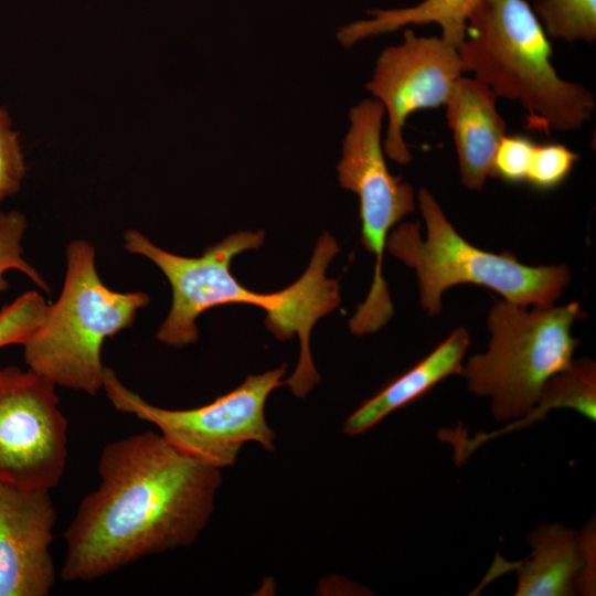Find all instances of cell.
<instances>
[{"mask_svg": "<svg viewBox=\"0 0 596 596\" xmlns=\"http://www.w3.org/2000/svg\"><path fill=\"white\" fill-rule=\"evenodd\" d=\"M97 471V487L64 532L65 582H91L151 554L190 546L206 526L222 482L221 469L152 430L107 444Z\"/></svg>", "mask_w": 596, "mask_h": 596, "instance_id": "6da1fadb", "label": "cell"}, {"mask_svg": "<svg viewBox=\"0 0 596 596\" xmlns=\"http://www.w3.org/2000/svg\"><path fill=\"white\" fill-rule=\"evenodd\" d=\"M263 231H240L205 248L199 257L170 253L153 244L135 228L124 234V247L157 265L172 290L169 313L156 338L170 347L182 348L196 342L198 317L205 310L226 305L245 304L266 311L267 329L281 341L298 336L299 359L291 375L284 380L291 393L304 398L320 382L310 352V333L316 322L340 305L337 279L327 277V268L339 252L336 240L324 232L317 241L304 274L290 286L263 294L243 286L231 273L237 254L263 245Z\"/></svg>", "mask_w": 596, "mask_h": 596, "instance_id": "7a4b0ae2", "label": "cell"}, {"mask_svg": "<svg viewBox=\"0 0 596 596\" xmlns=\"http://www.w3.org/2000/svg\"><path fill=\"white\" fill-rule=\"evenodd\" d=\"M458 51L465 72L497 97L522 105L529 129L575 130L595 110L587 88L557 74L549 35L525 0H480Z\"/></svg>", "mask_w": 596, "mask_h": 596, "instance_id": "3957f363", "label": "cell"}, {"mask_svg": "<svg viewBox=\"0 0 596 596\" xmlns=\"http://www.w3.org/2000/svg\"><path fill=\"white\" fill-rule=\"evenodd\" d=\"M149 301L142 291L107 287L96 268L94 245L72 241L61 294L22 344L28 369L56 386L95 396L103 389L104 341L131 327Z\"/></svg>", "mask_w": 596, "mask_h": 596, "instance_id": "277c9868", "label": "cell"}, {"mask_svg": "<svg viewBox=\"0 0 596 596\" xmlns=\"http://www.w3.org/2000/svg\"><path fill=\"white\" fill-rule=\"evenodd\" d=\"M417 202L426 238L421 236L418 222H406L392 228L386 248L415 270L421 305L429 316L440 312L443 294L458 284L487 287L522 306L554 305L568 284L570 270L564 264L529 266L511 253L496 254L467 242L427 189L418 191Z\"/></svg>", "mask_w": 596, "mask_h": 596, "instance_id": "5b68a950", "label": "cell"}, {"mask_svg": "<svg viewBox=\"0 0 596 596\" xmlns=\"http://www.w3.org/2000/svg\"><path fill=\"white\" fill-rule=\"evenodd\" d=\"M585 316L578 302L529 310L498 301L487 319V352L472 355L461 368L469 391L491 400L497 421L526 424L547 380L571 365L578 344L571 329Z\"/></svg>", "mask_w": 596, "mask_h": 596, "instance_id": "8992f818", "label": "cell"}, {"mask_svg": "<svg viewBox=\"0 0 596 596\" xmlns=\"http://www.w3.org/2000/svg\"><path fill=\"white\" fill-rule=\"evenodd\" d=\"M286 365L256 375L216 397L188 409L162 408L148 403L125 386L115 371L105 366L103 390L113 406L153 424L161 436L179 451L219 469L232 466L242 446L256 441L275 449L276 434L265 417L269 394L284 385Z\"/></svg>", "mask_w": 596, "mask_h": 596, "instance_id": "52a82bcc", "label": "cell"}, {"mask_svg": "<svg viewBox=\"0 0 596 596\" xmlns=\"http://www.w3.org/2000/svg\"><path fill=\"white\" fill-rule=\"evenodd\" d=\"M385 109L380 100L364 99L350 110V128L337 166L340 185L358 194L363 246L375 256L371 288L349 321L362 336L381 329L393 316V305L382 275L383 254L392 228L414 211L413 187L392 175L381 145Z\"/></svg>", "mask_w": 596, "mask_h": 596, "instance_id": "ba28073f", "label": "cell"}, {"mask_svg": "<svg viewBox=\"0 0 596 596\" xmlns=\"http://www.w3.org/2000/svg\"><path fill=\"white\" fill-rule=\"evenodd\" d=\"M55 389L30 369L0 368V481L47 490L61 482L68 423Z\"/></svg>", "mask_w": 596, "mask_h": 596, "instance_id": "9c48e42d", "label": "cell"}, {"mask_svg": "<svg viewBox=\"0 0 596 596\" xmlns=\"http://www.w3.org/2000/svg\"><path fill=\"white\" fill-rule=\"evenodd\" d=\"M464 72L458 49L441 36H418L406 30L402 43L381 52L366 88L387 113L383 150L390 159L400 164L411 161L403 138L407 118L417 110L445 106Z\"/></svg>", "mask_w": 596, "mask_h": 596, "instance_id": "30bf717a", "label": "cell"}, {"mask_svg": "<svg viewBox=\"0 0 596 596\" xmlns=\"http://www.w3.org/2000/svg\"><path fill=\"white\" fill-rule=\"evenodd\" d=\"M50 492L0 481V596H47L55 585Z\"/></svg>", "mask_w": 596, "mask_h": 596, "instance_id": "8fae6325", "label": "cell"}, {"mask_svg": "<svg viewBox=\"0 0 596 596\" xmlns=\"http://www.w3.org/2000/svg\"><path fill=\"white\" fill-rule=\"evenodd\" d=\"M497 96L476 78L461 76L447 103L446 118L453 131L462 184L481 191L492 177L493 159L505 136V121L496 106Z\"/></svg>", "mask_w": 596, "mask_h": 596, "instance_id": "7c38bea8", "label": "cell"}, {"mask_svg": "<svg viewBox=\"0 0 596 596\" xmlns=\"http://www.w3.org/2000/svg\"><path fill=\"white\" fill-rule=\"evenodd\" d=\"M469 343V332L461 327L455 329L429 354L352 412L344 421L342 432L350 436L361 435L394 411L421 398L448 376L460 374Z\"/></svg>", "mask_w": 596, "mask_h": 596, "instance_id": "4fadbf2b", "label": "cell"}, {"mask_svg": "<svg viewBox=\"0 0 596 596\" xmlns=\"http://www.w3.org/2000/svg\"><path fill=\"white\" fill-rule=\"evenodd\" d=\"M530 558L517 566L515 596H573L584 572L581 534L560 522L533 529Z\"/></svg>", "mask_w": 596, "mask_h": 596, "instance_id": "5bb4252c", "label": "cell"}, {"mask_svg": "<svg viewBox=\"0 0 596 596\" xmlns=\"http://www.w3.org/2000/svg\"><path fill=\"white\" fill-rule=\"evenodd\" d=\"M480 0H424L413 7L391 10H372L370 20L349 23L337 34L344 46H351L368 36L393 32L406 25L435 23L441 38L460 47L469 15Z\"/></svg>", "mask_w": 596, "mask_h": 596, "instance_id": "9a60e30c", "label": "cell"}, {"mask_svg": "<svg viewBox=\"0 0 596 596\" xmlns=\"http://www.w3.org/2000/svg\"><path fill=\"white\" fill-rule=\"evenodd\" d=\"M571 408L596 422V364L589 359L573 360L565 370L547 380L526 423L540 419L552 408Z\"/></svg>", "mask_w": 596, "mask_h": 596, "instance_id": "2e32d148", "label": "cell"}, {"mask_svg": "<svg viewBox=\"0 0 596 596\" xmlns=\"http://www.w3.org/2000/svg\"><path fill=\"white\" fill-rule=\"evenodd\" d=\"M533 10L551 38L587 43L596 40V0H538Z\"/></svg>", "mask_w": 596, "mask_h": 596, "instance_id": "e0dca14e", "label": "cell"}, {"mask_svg": "<svg viewBox=\"0 0 596 596\" xmlns=\"http://www.w3.org/2000/svg\"><path fill=\"white\" fill-rule=\"evenodd\" d=\"M28 227L24 214L19 211L0 210V292L9 288L4 274L17 269L28 276L40 289L50 287L40 273L23 257L22 240Z\"/></svg>", "mask_w": 596, "mask_h": 596, "instance_id": "ac0fdd59", "label": "cell"}, {"mask_svg": "<svg viewBox=\"0 0 596 596\" xmlns=\"http://www.w3.org/2000/svg\"><path fill=\"white\" fill-rule=\"evenodd\" d=\"M46 302L36 290L20 295L0 310V348L23 344L42 322Z\"/></svg>", "mask_w": 596, "mask_h": 596, "instance_id": "d6986e66", "label": "cell"}, {"mask_svg": "<svg viewBox=\"0 0 596 596\" xmlns=\"http://www.w3.org/2000/svg\"><path fill=\"white\" fill-rule=\"evenodd\" d=\"M578 159L565 145L535 143L525 182L536 190H553L566 180Z\"/></svg>", "mask_w": 596, "mask_h": 596, "instance_id": "ffe728a7", "label": "cell"}, {"mask_svg": "<svg viewBox=\"0 0 596 596\" xmlns=\"http://www.w3.org/2000/svg\"><path fill=\"white\" fill-rule=\"evenodd\" d=\"M25 171L18 132L8 111L0 107V202L20 190Z\"/></svg>", "mask_w": 596, "mask_h": 596, "instance_id": "44dd1931", "label": "cell"}, {"mask_svg": "<svg viewBox=\"0 0 596 596\" xmlns=\"http://www.w3.org/2000/svg\"><path fill=\"white\" fill-rule=\"evenodd\" d=\"M535 142L524 135L504 136L496 151L492 177L508 183L526 181Z\"/></svg>", "mask_w": 596, "mask_h": 596, "instance_id": "7402d4cb", "label": "cell"}]
</instances>
